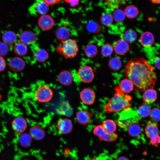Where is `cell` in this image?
Here are the masks:
<instances>
[{
	"label": "cell",
	"instance_id": "obj_1",
	"mask_svg": "<svg viewBox=\"0 0 160 160\" xmlns=\"http://www.w3.org/2000/svg\"><path fill=\"white\" fill-rule=\"evenodd\" d=\"M124 73L133 83L137 91L143 92L153 88L157 80L154 67L142 57L132 58L128 61Z\"/></svg>",
	"mask_w": 160,
	"mask_h": 160
},
{
	"label": "cell",
	"instance_id": "obj_2",
	"mask_svg": "<svg viewBox=\"0 0 160 160\" xmlns=\"http://www.w3.org/2000/svg\"><path fill=\"white\" fill-rule=\"evenodd\" d=\"M116 93L105 104L104 109L107 113L117 112L130 108L131 96L124 94L116 87Z\"/></svg>",
	"mask_w": 160,
	"mask_h": 160
},
{
	"label": "cell",
	"instance_id": "obj_3",
	"mask_svg": "<svg viewBox=\"0 0 160 160\" xmlns=\"http://www.w3.org/2000/svg\"><path fill=\"white\" fill-rule=\"evenodd\" d=\"M61 43L56 48L58 53L67 59L73 58L76 55L79 49L75 40L70 39Z\"/></svg>",
	"mask_w": 160,
	"mask_h": 160
},
{
	"label": "cell",
	"instance_id": "obj_4",
	"mask_svg": "<svg viewBox=\"0 0 160 160\" xmlns=\"http://www.w3.org/2000/svg\"><path fill=\"white\" fill-rule=\"evenodd\" d=\"M34 95L35 99L37 102L44 103L48 102L52 100L53 92L49 86L44 84L38 87L34 92Z\"/></svg>",
	"mask_w": 160,
	"mask_h": 160
},
{
	"label": "cell",
	"instance_id": "obj_5",
	"mask_svg": "<svg viewBox=\"0 0 160 160\" xmlns=\"http://www.w3.org/2000/svg\"><path fill=\"white\" fill-rule=\"evenodd\" d=\"M139 116L136 112L131 110L130 108L123 110L119 115L118 124L119 126L123 129H127L128 126L132 123L138 121L136 116Z\"/></svg>",
	"mask_w": 160,
	"mask_h": 160
},
{
	"label": "cell",
	"instance_id": "obj_6",
	"mask_svg": "<svg viewBox=\"0 0 160 160\" xmlns=\"http://www.w3.org/2000/svg\"><path fill=\"white\" fill-rule=\"evenodd\" d=\"M48 5L43 0H36L30 7V12L34 15H45L49 10Z\"/></svg>",
	"mask_w": 160,
	"mask_h": 160
},
{
	"label": "cell",
	"instance_id": "obj_7",
	"mask_svg": "<svg viewBox=\"0 0 160 160\" xmlns=\"http://www.w3.org/2000/svg\"><path fill=\"white\" fill-rule=\"evenodd\" d=\"M78 74L80 79L85 83L90 82L94 77L93 70L88 65L83 66L79 68L78 70Z\"/></svg>",
	"mask_w": 160,
	"mask_h": 160
},
{
	"label": "cell",
	"instance_id": "obj_8",
	"mask_svg": "<svg viewBox=\"0 0 160 160\" xmlns=\"http://www.w3.org/2000/svg\"><path fill=\"white\" fill-rule=\"evenodd\" d=\"M73 124L69 119L63 118L57 121L56 127L58 131L61 134L66 135L70 133L73 129Z\"/></svg>",
	"mask_w": 160,
	"mask_h": 160
},
{
	"label": "cell",
	"instance_id": "obj_9",
	"mask_svg": "<svg viewBox=\"0 0 160 160\" xmlns=\"http://www.w3.org/2000/svg\"><path fill=\"white\" fill-rule=\"evenodd\" d=\"M12 127L15 132L21 134L24 132L28 127V123L25 119L21 116L15 117L11 123Z\"/></svg>",
	"mask_w": 160,
	"mask_h": 160
},
{
	"label": "cell",
	"instance_id": "obj_10",
	"mask_svg": "<svg viewBox=\"0 0 160 160\" xmlns=\"http://www.w3.org/2000/svg\"><path fill=\"white\" fill-rule=\"evenodd\" d=\"M10 68L13 71L19 72L22 71L25 66V63L24 60L19 56L14 57L9 62Z\"/></svg>",
	"mask_w": 160,
	"mask_h": 160
},
{
	"label": "cell",
	"instance_id": "obj_11",
	"mask_svg": "<svg viewBox=\"0 0 160 160\" xmlns=\"http://www.w3.org/2000/svg\"><path fill=\"white\" fill-rule=\"evenodd\" d=\"M54 20L52 17L49 15H41L38 21L39 27L44 31L51 29L54 25Z\"/></svg>",
	"mask_w": 160,
	"mask_h": 160
},
{
	"label": "cell",
	"instance_id": "obj_12",
	"mask_svg": "<svg viewBox=\"0 0 160 160\" xmlns=\"http://www.w3.org/2000/svg\"><path fill=\"white\" fill-rule=\"evenodd\" d=\"M80 97L83 103L87 105H90L95 102V94L92 89L87 88L81 91Z\"/></svg>",
	"mask_w": 160,
	"mask_h": 160
},
{
	"label": "cell",
	"instance_id": "obj_13",
	"mask_svg": "<svg viewBox=\"0 0 160 160\" xmlns=\"http://www.w3.org/2000/svg\"><path fill=\"white\" fill-rule=\"evenodd\" d=\"M113 47L116 54L122 56L126 54L130 49L129 43L122 39H120L115 42Z\"/></svg>",
	"mask_w": 160,
	"mask_h": 160
},
{
	"label": "cell",
	"instance_id": "obj_14",
	"mask_svg": "<svg viewBox=\"0 0 160 160\" xmlns=\"http://www.w3.org/2000/svg\"><path fill=\"white\" fill-rule=\"evenodd\" d=\"M19 38L21 42L27 45L33 43L37 39L34 33L29 30L25 31L21 33Z\"/></svg>",
	"mask_w": 160,
	"mask_h": 160
},
{
	"label": "cell",
	"instance_id": "obj_15",
	"mask_svg": "<svg viewBox=\"0 0 160 160\" xmlns=\"http://www.w3.org/2000/svg\"><path fill=\"white\" fill-rule=\"evenodd\" d=\"M29 134L33 139L37 140H42L45 135L44 129L39 125H35L31 127L29 130Z\"/></svg>",
	"mask_w": 160,
	"mask_h": 160
},
{
	"label": "cell",
	"instance_id": "obj_16",
	"mask_svg": "<svg viewBox=\"0 0 160 160\" xmlns=\"http://www.w3.org/2000/svg\"><path fill=\"white\" fill-rule=\"evenodd\" d=\"M92 115L91 112L87 111L80 110L76 113V120L79 124L87 125L89 123Z\"/></svg>",
	"mask_w": 160,
	"mask_h": 160
},
{
	"label": "cell",
	"instance_id": "obj_17",
	"mask_svg": "<svg viewBox=\"0 0 160 160\" xmlns=\"http://www.w3.org/2000/svg\"><path fill=\"white\" fill-rule=\"evenodd\" d=\"M57 79L61 84L64 86H68L72 83L73 77L72 74L70 71L64 70L59 73Z\"/></svg>",
	"mask_w": 160,
	"mask_h": 160
},
{
	"label": "cell",
	"instance_id": "obj_18",
	"mask_svg": "<svg viewBox=\"0 0 160 160\" xmlns=\"http://www.w3.org/2000/svg\"><path fill=\"white\" fill-rule=\"evenodd\" d=\"M145 131L146 137L150 139L159 135L158 124L153 121L149 122L145 128Z\"/></svg>",
	"mask_w": 160,
	"mask_h": 160
},
{
	"label": "cell",
	"instance_id": "obj_19",
	"mask_svg": "<svg viewBox=\"0 0 160 160\" xmlns=\"http://www.w3.org/2000/svg\"><path fill=\"white\" fill-rule=\"evenodd\" d=\"M55 36L61 42L70 39L71 33L69 30L65 26H60L56 30Z\"/></svg>",
	"mask_w": 160,
	"mask_h": 160
},
{
	"label": "cell",
	"instance_id": "obj_20",
	"mask_svg": "<svg viewBox=\"0 0 160 160\" xmlns=\"http://www.w3.org/2000/svg\"><path fill=\"white\" fill-rule=\"evenodd\" d=\"M116 87L123 93L126 94L132 90L134 86L132 81L127 78L122 80L119 85Z\"/></svg>",
	"mask_w": 160,
	"mask_h": 160
},
{
	"label": "cell",
	"instance_id": "obj_21",
	"mask_svg": "<svg viewBox=\"0 0 160 160\" xmlns=\"http://www.w3.org/2000/svg\"><path fill=\"white\" fill-rule=\"evenodd\" d=\"M141 44L143 46L148 47L152 46L154 41L153 35L151 32L146 31L143 32L140 38Z\"/></svg>",
	"mask_w": 160,
	"mask_h": 160
},
{
	"label": "cell",
	"instance_id": "obj_22",
	"mask_svg": "<svg viewBox=\"0 0 160 160\" xmlns=\"http://www.w3.org/2000/svg\"><path fill=\"white\" fill-rule=\"evenodd\" d=\"M157 93L156 90L153 88L146 90L144 92L143 98L144 102L148 103L154 102L157 99Z\"/></svg>",
	"mask_w": 160,
	"mask_h": 160
},
{
	"label": "cell",
	"instance_id": "obj_23",
	"mask_svg": "<svg viewBox=\"0 0 160 160\" xmlns=\"http://www.w3.org/2000/svg\"><path fill=\"white\" fill-rule=\"evenodd\" d=\"M127 130L128 134L133 137L138 136L142 132L141 127L138 121H134L130 124Z\"/></svg>",
	"mask_w": 160,
	"mask_h": 160
},
{
	"label": "cell",
	"instance_id": "obj_24",
	"mask_svg": "<svg viewBox=\"0 0 160 160\" xmlns=\"http://www.w3.org/2000/svg\"><path fill=\"white\" fill-rule=\"evenodd\" d=\"M2 38L3 42L7 45H11L15 43L17 39L15 32L12 31H7L3 34Z\"/></svg>",
	"mask_w": 160,
	"mask_h": 160
},
{
	"label": "cell",
	"instance_id": "obj_25",
	"mask_svg": "<svg viewBox=\"0 0 160 160\" xmlns=\"http://www.w3.org/2000/svg\"><path fill=\"white\" fill-rule=\"evenodd\" d=\"M13 50L16 54L19 56H21L27 54L28 48L27 45L20 41L15 44Z\"/></svg>",
	"mask_w": 160,
	"mask_h": 160
},
{
	"label": "cell",
	"instance_id": "obj_26",
	"mask_svg": "<svg viewBox=\"0 0 160 160\" xmlns=\"http://www.w3.org/2000/svg\"><path fill=\"white\" fill-rule=\"evenodd\" d=\"M32 139L29 134L23 132L20 135L19 142L22 146L26 148L30 146L32 142Z\"/></svg>",
	"mask_w": 160,
	"mask_h": 160
},
{
	"label": "cell",
	"instance_id": "obj_27",
	"mask_svg": "<svg viewBox=\"0 0 160 160\" xmlns=\"http://www.w3.org/2000/svg\"><path fill=\"white\" fill-rule=\"evenodd\" d=\"M124 12L125 16L130 19H133L136 17L139 13V10L137 8L132 5L127 6L125 8Z\"/></svg>",
	"mask_w": 160,
	"mask_h": 160
},
{
	"label": "cell",
	"instance_id": "obj_28",
	"mask_svg": "<svg viewBox=\"0 0 160 160\" xmlns=\"http://www.w3.org/2000/svg\"><path fill=\"white\" fill-rule=\"evenodd\" d=\"M35 56L38 62L43 63L48 59L49 55L48 52L45 49L39 48L36 50Z\"/></svg>",
	"mask_w": 160,
	"mask_h": 160
},
{
	"label": "cell",
	"instance_id": "obj_29",
	"mask_svg": "<svg viewBox=\"0 0 160 160\" xmlns=\"http://www.w3.org/2000/svg\"><path fill=\"white\" fill-rule=\"evenodd\" d=\"M123 39L129 43H132L135 41L137 38L136 32L132 30L129 29L126 31L123 36Z\"/></svg>",
	"mask_w": 160,
	"mask_h": 160
},
{
	"label": "cell",
	"instance_id": "obj_30",
	"mask_svg": "<svg viewBox=\"0 0 160 160\" xmlns=\"http://www.w3.org/2000/svg\"><path fill=\"white\" fill-rule=\"evenodd\" d=\"M108 65L109 68L112 70L117 71L120 70L122 66V62L120 59L117 57H113L110 59Z\"/></svg>",
	"mask_w": 160,
	"mask_h": 160
},
{
	"label": "cell",
	"instance_id": "obj_31",
	"mask_svg": "<svg viewBox=\"0 0 160 160\" xmlns=\"http://www.w3.org/2000/svg\"><path fill=\"white\" fill-rule=\"evenodd\" d=\"M102 125L107 132L114 133L116 130V124L113 121L111 120H105L103 121Z\"/></svg>",
	"mask_w": 160,
	"mask_h": 160
},
{
	"label": "cell",
	"instance_id": "obj_32",
	"mask_svg": "<svg viewBox=\"0 0 160 160\" xmlns=\"http://www.w3.org/2000/svg\"><path fill=\"white\" fill-rule=\"evenodd\" d=\"M84 52L87 57L93 58L96 56L97 53V49L95 44H87L84 49Z\"/></svg>",
	"mask_w": 160,
	"mask_h": 160
},
{
	"label": "cell",
	"instance_id": "obj_33",
	"mask_svg": "<svg viewBox=\"0 0 160 160\" xmlns=\"http://www.w3.org/2000/svg\"><path fill=\"white\" fill-rule=\"evenodd\" d=\"M87 30L89 32L94 33H99L101 30V28L97 22L91 21L87 23L86 25Z\"/></svg>",
	"mask_w": 160,
	"mask_h": 160
},
{
	"label": "cell",
	"instance_id": "obj_34",
	"mask_svg": "<svg viewBox=\"0 0 160 160\" xmlns=\"http://www.w3.org/2000/svg\"><path fill=\"white\" fill-rule=\"evenodd\" d=\"M107 7L111 9H115L124 4L125 0H103Z\"/></svg>",
	"mask_w": 160,
	"mask_h": 160
},
{
	"label": "cell",
	"instance_id": "obj_35",
	"mask_svg": "<svg viewBox=\"0 0 160 160\" xmlns=\"http://www.w3.org/2000/svg\"><path fill=\"white\" fill-rule=\"evenodd\" d=\"M151 110L148 106L143 105L139 107L137 112L140 117L145 118L149 116Z\"/></svg>",
	"mask_w": 160,
	"mask_h": 160
},
{
	"label": "cell",
	"instance_id": "obj_36",
	"mask_svg": "<svg viewBox=\"0 0 160 160\" xmlns=\"http://www.w3.org/2000/svg\"><path fill=\"white\" fill-rule=\"evenodd\" d=\"M112 46L110 44H104L101 48V54L104 57H108L111 56L113 51Z\"/></svg>",
	"mask_w": 160,
	"mask_h": 160
},
{
	"label": "cell",
	"instance_id": "obj_37",
	"mask_svg": "<svg viewBox=\"0 0 160 160\" xmlns=\"http://www.w3.org/2000/svg\"><path fill=\"white\" fill-rule=\"evenodd\" d=\"M112 16L116 22L119 23L123 21L126 16L124 12L121 9H116L113 12Z\"/></svg>",
	"mask_w": 160,
	"mask_h": 160
},
{
	"label": "cell",
	"instance_id": "obj_38",
	"mask_svg": "<svg viewBox=\"0 0 160 160\" xmlns=\"http://www.w3.org/2000/svg\"><path fill=\"white\" fill-rule=\"evenodd\" d=\"M113 18L112 15L108 13L103 14L100 18V22L104 25H110L113 23Z\"/></svg>",
	"mask_w": 160,
	"mask_h": 160
},
{
	"label": "cell",
	"instance_id": "obj_39",
	"mask_svg": "<svg viewBox=\"0 0 160 160\" xmlns=\"http://www.w3.org/2000/svg\"><path fill=\"white\" fill-rule=\"evenodd\" d=\"M150 118L153 122H157L160 121V109L154 108L151 110L149 115Z\"/></svg>",
	"mask_w": 160,
	"mask_h": 160
},
{
	"label": "cell",
	"instance_id": "obj_40",
	"mask_svg": "<svg viewBox=\"0 0 160 160\" xmlns=\"http://www.w3.org/2000/svg\"><path fill=\"white\" fill-rule=\"evenodd\" d=\"M93 133L98 138L104 136L107 133L102 125L96 126L94 128Z\"/></svg>",
	"mask_w": 160,
	"mask_h": 160
},
{
	"label": "cell",
	"instance_id": "obj_41",
	"mask_svg": "<svg viewBox=\"0 0 160 160\" xmlns=\"http://www.w3.org/2000/svg\"><path fill=\"white\" fill-rule=\"evenodd\" d=\"M118 137V135L115 133H109L107 132L103 137L99 139L100 140L107 142H113L116 140Z\"/></svg>",
	"mask_w": 160,
	"mask_h": 160
},
{
	"label": "cell",
	"instance_id": "obj_42",
	"mask_svg": "<svg viewBox=\"0 0 160 160\" xmlns=\"http://www.w3.org/2000/svg\"><path fill=\"white\" fill-rule=\"evenodd\" d=\"M9 48L8 45L4 42H0V56L3 57L9 52Z\"/></svg>",
	"mask_w": 160,
	"mask_h": 160
},
{
	"label": "cell",
	"instance_id": "obj_43",
	"mask_svg": "<svg viewBox=\"0 0 160 160\" xmlns=\"http://www.w3.org/2000/svg\"><path fill=\"white\" fill-rule=\"evenodd\" d=\"M151 144L155 147H158L160 144V136L159 135L150 139Z\"/></svg>",
	"mask_w": 160,
	"mask_h": 160
},
{
	"label": "cell",
	"instance_id": "obj_44",
	"mask_svg": "<svg viewBox=\"0 0 160 160\" xmlns=\"http://www.w3.org/2000/svg\"><path fill=\"white\" fill-rule=\"evenodd\" d=\"M6 63L5 60L3 57L0 56V72L5 69Z\"/></svg>",
	"mask_w": 160,
	"mask_h": 160
},
{
	"label": "cell",
	"instance_id": "obj_45",
	"mask_svg": "<svg viewBox=\"0 0 160 160\" xmlns=\"http://www.w3.org/2000/svg\"><path fill=\"white\" fill-rule=\"evenodd\" d=\"M154 64L156 68L160 70V56L157 57L156 58Z\"/></svg>",
	"mask_w": 160,
	"mask_h": 160
},
{
	"label": "cell",
	"instance_id": "obj_46",
	"mask_svg": "<svg viewBox=\"0 0 160 160\" xmlns=\"http://www.w3.org/2000/svg\"><path fill=\"white\" fill-rule=\"evenodd\" d=\"M69 3L71 6H74L76 5L79 2V0H65Z\"/></svg>",
	"mask_w": 160,
	"mask_h": 160
},
{
	"label": "cell",
	"instance_id": "obj_47",
	"mask_svg": "<svg viewBox=\"0 0 160 160\" xmlns=\"http://www.w3.org/2000/svg\"><path fill=\"white\" fill-rule=\"evenodd\" d=\"M48 5H53L58 3L60 0H43Z\"/></svg>",
	"mask_w": 160,
	"mask_h": 160
},
{
	"label": "cell",
	"instance_id": "obj_48",
	"mask_svg": "<svg viewBox=\"0 0 160 160\" xmlns=\"http://www.w3.org/2000/svg\"><path fill=\"white\" fill-rule=\"evenodd\" d=\"M116 160H129L126 157L121 156L119 157Z\"/></svg>",
	"mask_w": 160,
	"mask_h": 160
},
{
	"label": "cell",
	"instance_id": "obj_49",
	"mask_svg": "<svg viewBox=\"0 0 160 160\" xmlns=\"http://www.w3.org/2000/svg\"><path fill=\"white\" fill-rule=\"evenodd\" d=\"M152 3L155 4H160V0H150Z\"/></svg>",
	"mask_w": 160,
	"mask_h": 160
},
{
	"label": "cell",
	"instance_id": "obj_50",
	"mask_svg": "<svg viewBox=\"0 0 160 160\" xmlns=\"http://www.w3.org/2000/svg\"><path fill=\"white\" fill-rule=\"evenodd\" d=\"M89 160H96L95 158H93L90 159Z\"/></svg>",
	"mask_w": 160,
	"mask_h": 160
}]
</instances>
